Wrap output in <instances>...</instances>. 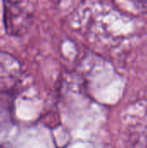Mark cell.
Here are the masks:
<instances>
[{"mask_svg": "<svg viewBox=\"0 0 147 148\" xmlns=\"http://www.w3.org/2000/svg\"><path fill=\"white\" fill-rule=\"evenodd\" d=\"M3 23L7 35L23 36L31 24V16L17 2L3 0Z\"/></svg>", "mask_w": 147, "mask_h": 148, "instance_id": "6da1fadb", "label": "cell"}, {"mask_svg": "<svg viewBox=\"0 0 147 148\" xmlns=\"http://www.w3.org/2000/svg\"><path fill=\"white\" fill-rule=\"evenodd\" d=\"M21 73L19 61L12 54L0 50V93L11 92L18 84Z\"/></svg>", "mask_w": 147, "mask_h": 148, "instance_id": "7a4b0ae2", "label": "cell"}, {"mask_svg": "<svg viewBox=\"0 0 147 148\" xmlns=\"http://www.w3.org/2000/svg\"><path fill=\"white\" fill-rule=\"evenodd\" d=\"M133 7L141 12H147V0H130Z\"/></svg>", "mask_w": 147, "mask_h": 148, "instance_id": "3957f363", "label": "cell"}]
</instances>
